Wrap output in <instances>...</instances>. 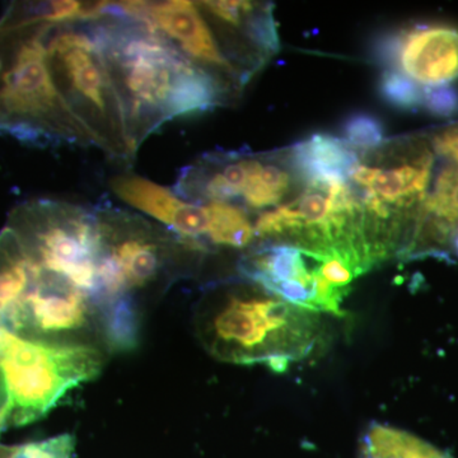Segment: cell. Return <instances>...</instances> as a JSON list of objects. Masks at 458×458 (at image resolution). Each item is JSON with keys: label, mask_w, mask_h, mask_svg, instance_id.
<instances>
[{"label": "cell", "mask_w": 458, "mask_h": 458, "mask_svg": "<svg viewBox=\"0 0 458 458\" xmlns=\"http://www.w3.org/2000/svg\"><path fill=\"white\" fill-rule=\"evenodd\" d=\"M122 104L132 155L159 128L221 106L227 87L146 23L117 12L89 21Z\"/></svg>", "instance_id": "1"}, {"label": "cell", "mask_w": 458, "mask_h": 458, "mask_svg": "<svg viewBox=\"0 0 458 458\" xmlns=\"http://www.w3.org/2000/svg\"><path fill=\"white\" fill-rule=\"evenodd\" d=\"M312 313L261 286L236 285L205 297L195 325L205 349L218 360L265 363L284 372L315 348L318 330Z\"/></svg>", "instance_id": "2"}, {"label": "cell", "mask_w": 458, "mask_h": 458, "mask_svg": "<svg viewBox=\"0 0 458 458\" xmlns=\"http://www.w3.org/2000/svg\"><path fill=\"white\" fill-rule=\"evenodd\" d=\"M0 27L5 40L0 134L41 146L93 147L51 77L44 41L47 22L11 12Z\"/></svg>", "instance_id": "3"}, {"label": "cell", "mask_w": 458, "mask_h": 458, "mask_svg": "<svg viewBox=\"0 0 458 458\" xmlns=\"http://www.w3.org/2000/svg\"><path fill=\"white\" fill-rule=\"evenodd\" d=\"M44 41L54 83L92 146L111 158L134 159L122 104L89 23H47Z\"/></svg>", "instance_id": "4"}, {"label": "cell", "mask_w": 458, "mask_h": 458, "mask_svg": "<svg viewBox=\"0 0 458 458\" xmlns=\"http://www.w3.org/2000/svg\"><path fill=\"white\" fill-rule=\"evenodd\" d=\"M98 345L31 339L0 327V373L7 393V427L38 420L69 391L101 372Z\"/></svg>", "instance_id": "5"}, {"label": "cell", "mask_w": 458, "mask_h": 458, "mask_svg": "<svg viewBox=\"0 0 458 458\" xmlns=\"http://www.w3.org/2000/svg\"><path fill=\"white\" fill-rule=\"evenodd\" d=\"M99 234L96 309L135 303V297L174 278L180 256L204 246L165 232L135 214L106 205L95 208Z\"/></svg>", "instance_id": "6"}, {"label": "cell", "mask_w": 458, "mask_h": 458, "mask_svg": "<svg viewBox=\"0 0 458 458\" xmlns=\"http://www.w3.org/2000/svg\"><path fill=\"white\" fill-rule=\"evenodd\" d=\"M7 227L42 274L95 297L99 261L95 209L65 201H30L11 214Z\"/></svg>", "instance_id": "7"}, {"label": "cell", "mask_w": 458, "mask_h": 458, "mask_svg": "<svg viewBox=\"0 0 458 458\" xmlns=\"http://www.w3.org/2000/svg\"><path fill=\"white\" fill-rule=\"evenodd\" d=\"M3 327L47 342L92 344L89 335L99 336L95 304L89 295L40 270Z\"/></svg>", "instance_id": "8"}, {"label": "cell", "mask_w": 458, "mask_h": 458, "mask_svg": "<svg viewBox=\"0 0 458 458\" xmlns=\"http://www.w3.org/2000/svg\"><path fill=\"white\" fill-rule=\"evenodd\" d=\"M114 4L120 13L141 21L164 36L195 65L214 75L225 86L228 80L236 78V68L223 51L198 3L167 0Z\"/></svg>", "instance_id": "9"}, {"label": "cell", "mask_w": 458, "mask_h": 458, "mask_svg": "<svg viewBox=\"0 0 458 458\" xmlns=\"http://www.w3.org/2000/svg\"><path fill=\"white\" fill-rule=\"evenodd\" d=\"M433 162L432 149L418 143L390 168L358 165L351 180L364 189L360 198L361 207L377 219H387L397 209L420 212L428 197Z\"/></svg>", "instance_id": "10"}, {"label": "cell", "mask_w": 458, "mask_h": 458, "mask_svg": "<svg viewBox=\"0 0 458 458\" xmlns=\"http://www.w3.org/2000/svg\"><path fill=\"white\" fill-rule=\"evenodd\" d=\"M250 282L298 309L316 312V280L304 247L270 243L247 254L240 264Z\"/></svg>", "instance_id": "11"}, {"label": "cell", "mask_w": 458, "mask_h": 458, "mask_svg": "<svg viewBox=\"0 0 458 458\" xmlns=\"http://www.w3.org/2000/svg\"><path fill=\"white\" fill-rule=\"evenodd\" d=\"M396 66L417 84L447 86L458 78V29L420 25L400 31Z\"/></svg>", "instance_id": "12"}, {"label": "cell", "mask_w": 458, "mask_h": 458, "mask_svg": "<svg viewBox=\"0 0 458 458\" xmlns=\"http://www.w3.org/2000/svg\"><path fill=\"white\" fill-rule=\"evenodd\" d=\"M111 189L123 203L146 213L189 242L201 245L208 237V216L204 205L190 203L174 190L157 185L137 174H122L111 181ZM203 246V245H201Z\"/></svg>", "instance_id": "13"}, {"label": "cell", "mask_w": 458, "mask_h": 458, "mask_svg": "<svg viewBox=\"0 0 458 458\" xmlns=\"http://www.w3.org/2000/svg\"><path fill=\"white\" fill-rule=\"evenodd\" d=\"M458 231V165L445 167L437 177L417 218L409 251L432 254L451 250Z\"/></svg>", "instance_id": "14"}, {"label": "cell", "mask_w": 458, "mask_h": 458, "mask_svg": "<svg viewBox=\"0 0 458 458\" xmlns=\"http://www.w3.org/2000/svg\"><path fill=\"white\" fill-rule=\"evenodd\" d=\"M292 164L309 185H330L348 182L360 162L343 140L315 134L294 147Z\"/></svg>", "instance_id": "15"}, {"label": "cell", "mask_w": 458, "mask_h": 458, "mask_svg": "<svg viewBox=\"0 0 458 458\" xmlns=\"http://www.w3.org/2000/svg\"><path fill=\"white\" fill-rule=\"evenodd\" d=\"M38 276V269L11 228L0 232V327L29 292Z\"/></svg>", "instance_id": "16"}, {"label": "cell", "mask_w": 458, "mask_h": 458, "mask_svg": "<svg viewBox=\"0 0 458 458\" xmlns=\"http://www.w3.org/2000/svg\"><path fill=\"white\" fill-rule=\"evenodd\" d=\"M361 458H454L396 428L375 424L364 437Z\"/></svg>", "instance_id": "17"}, {"label": "cell", "mask_w": 458, "mask_h": 458, "mask_svg": "<svg viewBox=\"0 0 458 458\" xmlns=\"http://www.w3.org/2000/svg\"><path fill=\"white\" fill-rule=\"evenodd\" d=\"M208 216V238L219 246L243 249L254 240L255 225L242 208L225 201L204 205Z\"/></svg>", "instance_id": "18"}, {"label": "cell", "mask_w": 458, "mask_h": 458, "mask_svg": "<svg viewBox=\"0 0 458 458\" xmlns=\"http://www.w3.org/2000/svg\"><path fill=\"white\" fill-rule=\"evenodd\" d=\"M291 186V176L279 165L252 158L249 180L241 199L252 209H264L278 204Z\"/></svg>", "instance_id": "19"}, {"label": "cell", "mask_w": 458, "mask_h": 458, "mask_svg": "<svg viewBox=\"0 0 458 458\" xmlns=\"http://www.w3.org/2000/svg\"><path fill=\"white\" fill-rule=\"evenodd\" d=\"M378 95L388 106L412 111L423 104V89L408 75L396 69H387L378 82Z\"/></svg>", "instance_id": "20"}, {"label": "cell", "mask_w": 458, "mask_h": 458, "mask_svg": "<svg viewBox=\"0 0 458 458\" xmlns=\"http://www.w3.org/2000/svg\"><path fill=\"white\" fill-rule=\"evenodd\" d=\"M343 140L351 148L375 149L385 140L384 123L375 114L355 113L343 123Z\"/></svg>", "instance_id": "21"}, {"label": "cell", "mask_w": 458, "mask_h": 458, "mask_svg": "<svg viewBox=\"0 0 458 458\" xmlns=\"http://www.w3.org/2000/svg\"><path fill=\"white\" fill-rule=\"evenodd\" d=\"M74 445L73 436L63 434L45 441L26 443L17 447H3L0 458H72Z\"/></svg>", "instance_id": "22"}, {"label": "cell", "mask_w": 458, "mask_h": 458, "mask_svg": "<svg viewBox=\"0 0 458 458\" xmlns=\"http://www.w3.org/2000/svg\"><path fill=\"white\" fill-rule=\"evenodd\" d=\"M421 106L433 116L454 117L458 114V90L450 86L423 89Z\"/></svg>", "instance_id": "23"}, {"label": "cell", "mask_w": 458, "mask_h": 458, "mask_svg": "<svg viewBox=\"0 0 458 458\" xmlns=\"http://www.w3.org/2000/svg\"><path fill=\"white\" fill-rule=\"evenodd\" d=\"M432 144L433 149L439 156L450 158L454 164L458 165V123L439 131L433 138Z\"/></svg>", "instance_id": "24"}, {"label": "cell", "mask_w": 458, "mask_h": 458, "mask_svg": "<svg viewBox=\"0 0 458 458\" xmlns=\"http://www.w3.org/2000/svg\"><path fill=\"white\" fill-rule=\"evenodd\" d=\"M7 428V393H5L4 381L0 373V433Z\"/></svg>", "instance_id": "25"}, {"label": "cell", "mask_w": 458, "mask_h": 458, "mask_svg": "<svg viewBox=\"0 0 458 458\" xmlns=\"http://www.w3.org/2000/svg\"><path fill=\"white\" fill-rule=\"evenodd\" d=\"M451 251H454L458 258V231L454 234V240H452Z\"/></svg>", "instance_id": "26"}]
</instances>
